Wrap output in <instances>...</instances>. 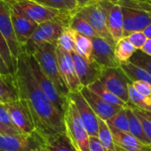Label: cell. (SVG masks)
Returning a JSON list of instances; mask_svg holds the SVG:
<instances>
[{
    "label": "cell",
    "instance_id": "cell-42",
    "mask_svg": "<svg viewBox=\"0 0 151 151\" xmlns=\"http://www.w3.org/2000/svg\"><path fill=\"white\" fill-rule=\"evenodd\" d=\"M0 73L1 74H8V73H11L7 65H5L1 54H0Z\"/></svg>",
    "mask_w": 151,
    "mask_h": 151
},
{
    "label": "cell",
    "instance_id": "cell-46",
    "mask_svg": "<svg viewBox=\"0 0 151 151\" xmlns=\"http://www.w3.org/2000/svg\"><path fill=\"white\" fill-rule=\"evenodd\" d=\"M3 1L8 3L9 4H15V3H17L19 1H21V0H3Z\"/></svg>",
    "mask_w": 151,
    "mask_h": 151
},
{
    "label": "cell",
    "instance_id": "cell-31",
    "mask_svg": "<svg viewBox=\"0 0 151 151\" xmlns=\"http://www.w3.org/2000/svg\"><path fill=\"white\" fill-rule=\"evenodd\" d=\"M40 4L53 9H58L65 12H74L79 8L80 5L75 0H32Z\"/></svg>",
    "mask_w": 151,
    "mask_h": 151
},
{
    "label": "cell",
    "instance_id": "cell-23",
    "mask_svg": "<svg viewBox=\"0 0 151 151\" xmlns=\"http://www.w3.org/2000/svg\"><path fill=\"white\" fill-rule=\"evenodd\" d=\"M126 110H127V119H128L129 133L131 134H133L135 138H137L139 141H141L142 142L150 145L149 139L147 138V136L145 135V134L143 132L140 119L135 115L133 109L131 108V106L128 104L126 106Z\"/></svg>",
    "mask_w": 151,
    "mask_h": 151
},
{
    "label": "cell",
    "instance_id": "cell-47",
    "mask_svg": "<svg viewBox=\"0 0 151 151\" xmlns=\"http://www.w3.org/2000/svg\"><path fill=\"white\" fill-rule=\"evenodd\" d=\"M143 112L145 113V115L151 120V112H146V111H143Z\"/></svg>",
    "mask_w": 151,
    "mask_h": 151
},
{
    "label": "cell",
    "instance_id": "cell-45",
    "mask_svg": "<svg viewBox=\"0 0 151 151\" xmlns=\"http://www.w3.org/2000/svg\"><path fill=\"white\" fill-rule=\"evenodd\" d=\"M35 151H50V150H49V149L46 147V145H45V144H43V145H42L41 147H39L38 149H36Z\"/></svg>",
    "mask_w": 151,
    "mask_h": 151
},
{
    "label": "cell",
    "instance_id": "cell-28",
    "mask_svg": "<svg viewBox=\"0 0 151 151\" xmlns=\"http://www.w3.org/2000/svg\"><path fill=\"white\" fill-rule=\"evenodd\" d=\"M98 139L100 140L105 151H116V145L112 133L106 121L98 118Z\"/></svg>",
    "mask_w": 151,
    "mask_h": 151
},
{
    "label": "cell",
    "instance_id": "cell-38",
    "mask_svg": "<svg viewBox=\"0 0 151 151\" xmlns=\"http://www.w3.org/2000/svg\"><path fill=\"white\" fill-rule=\"evenodd\" d=\"M134 89L141 95L145 96H151V85L148 82L142 81H135L132 82Z\"/></svg>",
    "mask_w": 151,
    "mask_h": 151
},
{
    "label": "cell",
    "instance_id": "cell-48",
    "mask_svg": "<svg viewBox=\"0 0 151 151\" xmlns=\"http://www.w3.org/2000/svg\"><path fill=\"white\" fill-rule=\"evenodd\" d=\"M116 151H124V150H120V149H119L118 147H116Z\"/></svg>",
    "mask_w": 151,
    "mask_h": 151
},
{
    "label": "cell",
    "instance_id": "cell-17",
    "mask_svg": "<svg viewBox=\"0 0 151 151\" xmlns=\"http://www.w3.org/2000/svg\"><path fill=\"white\" fill-rule=\"evenodd\" d=\"M5 105L10 113L11 119L18 131L25 134H30L35 132L30 113L20 100L7 103Z\"/></svg>",
    "mask_w": 151,
    "mask_h": 151
},
{
    "label": "cell",
    "instance_id": "cell-19",
    "mask_svg": "<svg viewBox=\"0 0 151 151\" xmlns=\"http://www.w3.org/2000/svg\"><path fill=\"white\" fill-rule=\"evenodd\" d=\"M11 16H12V22L17 41L22 50V48L31 38V36L33 35L34 32L35 31L39 24L24 17L17 15L12 12Z\"/></svg>",
    "mask_w": 151,
    "mask_h": 151
},
{
    "label": "cell",
    "instance_id": "cell-27",
    "mask_svg": "<svg viewBox=\"0 0 151 151\" xmlns=\"http://www.w3.org/2000/svg\"><path fill=\"white\" fill-rule=\"evenodd\" d=\"M128 97L129 103L134 107L146 112H151V96H145L139 94L132 83L128 84Z\"/></svg>",
    "mask_w": 151,
    "mask_h": 151
},
{
    "label": "cell",
    "instance_id": "cell-40",
    "mask_svg": "<svg viewBox=\"0 0 151 151\" xmlns=\"http://www.w3.org/2000/svg\"><path fill=\"white\" fill-rule=\"evenodd\" d=\"M89 151H105L98 137L89 136Z\"/></svg>",
    "mask_w": 151,
    "mask_h": 151
},
{
    "label": "cell",
    "instance_id": "cell-2",
    "mask_svg": "<svg viewBox=\"0 0 151 151\" xmlns=\"http://www.w3.org/2000/svg\"><path fill=\"white\" fill-rule=\"evenodd\" d=\"M11 10L17 15L28 19L38 24L53 21L68 27L74 12L61 11L44 6L32 0H21L11 4Z\"/></svg>",
    "mask_w": 151,
    "mask_h": 151
},
{
    "label": "cell",
    "instance_id": "cell-11",
    "mask_svg": "<svg viewBox=\"0 0 151 151\" xmlns=\"http://www.w3.org/2000/svg\"><path fill=\"white\" fill-rule=\"evenodd\" d=\"M56 52L59 72L67 89L69 90V93L79 92L82 88V85L76 73L71 52H68L58 46L56 48Z\"/></svg>",
    "mask_w": 151,
    "mask_h": 151
},
{
    "label": "cell",
    "instance_id": "cell-30",
    "mask_svg": "<svg viewBox=\"0 0 151 151\" xmlns=\"http://www.w3.org/2000/svg\"><path fill=\"white\" fill-rule=\"evenodd\" d=\"M75 51L88 60H92V42L90 38L82 35L73 30Z\"/></svg>",
    "mask_w": 151,
    "mask_h": 151
},
{
    "label": "cell",
    "instance_id": "cell-14",
    "mask_svg": "<svg viewBox=\"0 0 151 151\" xmlns=\"http://www.w3.org/2000/svg\"><path fill=\"white\" fill-rule=\"evenodd\" d=\"M71 54L74 63L76 73L82 87H88L100 79L103 68H101L95 61L86 59L76 51H73Z\"/></svg>",
    "mask_w": 151,
    "mask_h": 151
},
{
    "label": "cell",
    "instance_id": "cell-3",
    "mask_svg": "<svg viewBox=\"0 0 151 151\" xmlns=\"http://www.w3.org/2000/svg\"><path fill=\"white\" fill-rule=\"evenodd\" d=\"M123 15V37L134 32L143 31L151 24V3L147 0H114Z\"/></svg>",
    "mask_w": 151,
    "mask_h": 151
},
{
    "label": "cell",
    "instance_id": "cell-34",
    "mask_svg": "<svg viewBox=\"0 0 151 151\" xmlns=\"http://www.w3.org/2000/svg\"><path fill=\"white\" fill-rule=\"evenodd\" d=\"M0 54L3 58L5 65H7L10 73H13L15 71V67H16V62L14 61V59L12 58V55L9 49V46H8L4 37L3 36L1 31H0Z\"/></svg>",
    "mask_w": 151,
    "mask_h": 151
},
{
    "label": "cell",
    "instance_id": "cell-7",
    "mask_svg": "<svg viewBox=\"0 0 151 151\" xmlns=\"http://www.w3.org/2000/svg\"><path fill=\"white\" fill-rule=\"evenodd\" d=\"M65 27H64L63 25L53 21H48L39 24L31 38L22 48L21 51L31 55L42 44H57V42L63 33Z\"/></svg>",
    "mask_w": 151,
    "mask_h": 151
},
{
    "label": "cell",
    "instance_id": "cell-9",
    "mask_svg": "<svg viewBox=\"0 0 151 151\" xmlns=\"http://www.w3.org/2000/svg\"><path fill=\"white\" fill-rule=\"evenodd\" d=\"M28 60H29V64H30V67L33 72V74L35 78L36 79L38 84L43 90V92L50 98V100L56 106V108L58 111H60L62 113H64L67 106L68 96L67 97L64 96L58 91L55 84L42 72L37 61L35 59V58L32 55H28Z\"/></svg>",
    "mask_w": 151,
    "mask_h": 151
},
{
    "label": "cell",
    "instance_id": "cell-12",
    "mask_svg": "<svg viewBox=\"0 0 151 151\" xmlns=\"http://www.w3.org/2000/svg\"><path fill=\"white\" fill-rule=\"evenodd\" d=\"M90 40L92 42V60L101 68H117L120 66L114 54V46L100 36L92 37Z\"/></svg>",
    "mask_w": 151,
    "mask_h": 151
},
{
    "label": "cell",
    "instance_id": "cell-1",
    "mask_svg": "<svg viewBox=\"0 0 151 151\" xmlns=\"http://www.w3.org/2000/svg\"><path fill=\"white\" fill-rule=\"evenodd\" d=\"M13 75L19 100L28 110L35 132L44 141L53 135L65 134L64 113L56 108L38 84L30 67L28 55L24 51L17 58Z\"/></svg>",
    "mask_w": 151,
    "mask_h": 151
},
{
    "label": "cell",
    "instance_id": "cell-33",
    "mask_svg": "<svg viewBox=\"0 0 151 151\" xmlns=\"http://www.w3.org/2000/svg\"><path fill=\"white\" fill-rule=\"evenodd\" d=\"M57 46L68 51L73 52L75 51V42H74V36H73V30L68 27H65L64 28L63 33L59 36Z\"/></svg>",
    "mask_w": 151,
    "mask_h": 151
},
{
    "label": "cell",
    "instance_id": "cell-13",
    "mask_svg": "<svg viewBox=\"0 0 151 151\" xmlns=\"http://www.w3.org/2000/svg\"><path fill=\"white\" fill-rule=\"evenodd\" d=\"M11 15V4L0 0V31L9 46L14 61L16 62L19 54L21 52V49L14 33Z\"/></svg>",
    "mask_w": 151,
    "mask_h": 151
},
{
    "label": "cell",
    "instance_id": "cell-18",
    "mask_svg": "<svg viewBox=\"0 0 151 151\" xmlns=\"http://www.w3.org/2000/svg\"><path fill=\"white\" fill-rule=\"evenodd\" d=\"M80 92L81 93L85 100L88 102V104L90 105L92 110L95 111L96 116L104 119V121H107L123 108L108 104L101 97H99L96 94H95L93 91H91L88 87H82Z\"/></svg>",
    "mask_w": 151,
    "mask_h": 151
},
{
    "label": "cell",
    "instance_id": "cell-32",
    "mask_svg": "<svg viewBox=\"0 0 151 151\" xmlns=\"http://www.w3.org/2000/svg\"><path fill=\"white\" fill-rule=\"evenodd\" d=\"M107 125L110 128L116 129L121 132L129 133V126H128V119L127 115L126 107H123L119 110L115 115H113L111 119L106 121Z\"/></svg>",
    "mask_w": 151,
    "mask_h": 151
},
{
    "label": "cell",
    "instance_id": "cell-50",
    "mask_svg": "<svg viewBox=\"0 0 151 151\" xmlns=\"http://www.w3.org/2000/svg\"><path fill=\"white\" fill-rule=\"evenodd\" d=\"M150 148H151V144H150Z\"/></svg>",
    "mask_w": 151,
    "mask_h": 151
},
{
    "label": "cell",
    "instance_id": "cell-44",
    "mask_svg": "<svg viewBox=\"0 0 151 151\" xmlns=\"http://www.w3.org/2000/svg\"><path fill=\"white\" fill-rule=\"evenodd\" d=\"M143 33L145 34V35L147 36L148 39H151V24L149 25L144 30H143Z\"/></svg>",
    "mask_w": 151,
    "mask_h": 151
},
{
    "label": "cell",
    "instance_id": "cell-21",
    "mask_svg": "<svg viewBox=\"0 0 151 151\" xmlns=\"http://www.w3.org/2000/svg\"><path fill=\"white\" fill-rule=\"evenodd\" d=\"M19 100L13 73H0V103L7 104Z\"/></svg>",
    "mask_w": 151,
    "mask_h": 151
},
{
    "label": "cell",
    "instance_id": "cell-20",
    "mask_svg": "<svg viewBox=\"0 0 151 151\" xmlns=\"http://www.w3.org/2000/svg\"><path fill=\"white\" fill-rule=\"evenodd\" d=\"M116 147L124 151H151L150 145L145 144L133 134L111 128Z\"/></svg>",
    "mask_w": 151,
    "mask_h": 151
},
{
    "label": "cell",
    "instance_id": "cell-15",
    "mask_svg": "<svg viewBox=\"0 0 151 151\" xmlns=\"http://www.w3.org/2000/svg\"><path fill=\"white\" fill-rule=\"evenodd\" d=\"M70 97L73 99L80 118L82 121L84 127L86 128L89 136H98V117L92 110L90 105L85 100L81 93H69Z\"/></svg>",
    "mask_w": 151,
    "mask_h": 151
},
{
    "label": "cell",
    "instance_id": "cell-39",
    "mask_svg": "<svg viewBox=\"0 0 151 151\" xmlns=\"http://www.w3.org/2000/svg\"><path fill=\"white\" fill-rule=\"evenodd\" d=\"M0 122L11 128L16 129L12 119H11V116H10V113L7 110L5 104H1V103H0Z\"/></svg>",
    "mask_w": 151,
    "mask_h": 151
},
{
    "label": "cell",
    "instance_id": "cell-5",
    "mask_svg": "<svg viewBox=\"0 0 151 151\" xmlns=\"http://www.w3.org/2000/svg\"><path fill=\"white\" fill-rule=\"evenodd\" d=\"M64 121L65 135L75 150L89 151V135L70 96H68L67 106L64 112Z\"/></svg>",
    "mask_w": 151,
    "mask_h": 151
},
{
    "label": "cell",
    "instance_id": "cell-16",
    "mask_svg": "<svg viewBox=\"0 0 151 151\" xmlns=\"http://www.w3.org/2000/svg\"><path fill=\"white\" fill-rule=\"evenodd\" d=\"M99 3L104 10L108 29L115 42H117L119 40L123 38L124 33L121 8L114 0H99Z\"/></svg>",
    "mask_w": 151,
    "mask_h": 151
},
{
    "label": "cell",
    "instance_id": "cell-26",
    "mask_svg": "<svg viewBox=\"0 0 151 151\" xmlns=\"http://www.w3.org/2000/svg\"><path fill=\"white\" fill-rule=\"evenodd\" d=\"M68 27L88 38L99 36L98 34L95 31V29L90 26V24L76 12H74L73 16L72 17Z\"/></svg>",
    "mask_w": 151,
    "mask_h": 151
},
{
    "label": "cell",
    "instance_id": "cell-35",
    "mask_svg": "<svg viewBox=\"0 0 151 151\" xmlns=\"http://www.w3.org/2000/svg\"><path fill=\"white\" fill-rule=\"evenodd\" d=\"M129 62L138 65L147 71L151 75V57L145 54L141 50H137L130 58Z\"/></svg>",
    "mask_w": 151,
    "mask_h": 151
},
{
    "label": "cell",
    "instance_id": "cell-6",
    "mask_svg": "<svg viewBox=\"0 0 151 151\" xmlns=\"http://www.w3.org/2000/svg\"><path fill=\"white\" fill-rule=\"evenodd\" d=\"M75 12L86 19L100 37L107 40L112 46L115 47L116 42L108 29L106 15L99 1L81 6Z\"/></svg>",
    "mask_w": 151,
    "mask_h": 151
},
{
    "label": "cell",
    "instance_id": "cell-49",
    "mask_svg": "<svg viewBox=\"0 0 151 151\" xmlns=\"http://www.w3.org/2000/svg\"><path fill=\"white\" fill-rule=\"evenodd\" d=\"M147 1H149V2H150L151 3V0H147Z\"/></svg>",
    "mask_w": 151,
    "mask_h": 151
},
{
    "label": "cell",
    "instance_id": "cell-22",
    "mask_svg": "<svg viewBox=\"0 0 151 151\" xmlns=\"http://www.w3.org/2000/svg\"><path fill=\"white\" fill-rule=\"evenodd\" d=\"M88 88L93 91L95 94H96L99 97H101L104 101L107 102L108 104L114 105V106H119V107H126L127 104H126L124 101H122L120 98H119L117 96H115L113 93H111L102 82L100 80L93 82Z\"/></svg>",
    "mask_w": 151,
    "mask_h": 151
},
{
    "label": "cell",
    "instance_id": "cell-43",
    "mask_svg": "<svg viewBox=\"0 0 151 151\" xmlns=\"http://www.w3.org/2000/svg\"><path fill=\"white\" fill-rule=\"evenodd\" d=\"M142 51H143L145 54L149 55L151 57V39H148L143 47L141 49Z\"/></svg>",
    "mask_w": 151,
    "mask_h": 151
},
{
    "label": "cell",
    "instance_id": "cell-37",
    "mask_svg": "<svg viewBox=\"0 0 151 151\" xmlns=\"http://www.w3.org/2000/svg\"><path fill=\"white\" fill-rule=\"evenodd\" d=\"M127 39L134 46V48L136 50H141L143 47V45L145 44V42H147V40H148L147 36L145 35L143 31L134 32V33H132L131 35H129L127 36Z\"/></svg>",
    "mask_w": 151,
    "mask_h": 151
},
{
    "label": "cell",
    "instance_id": "cell-24",
    "mask_svg": "<svg viewBox=\"0 0 151 151\" xmlns=\"http://www.w3.org/2000/svg\"><path fill=\"white\" fill-rule=\"evenodd\" d=\"M137 50L129 42L127 37H123L119 40L114 47V54L119 64H124L129 62L132 56Z\"/></svg>",
    "mask_w": 151,
    "mask_h": 151
},
{
    "label": "cell",
    "instance_id": "cell-8",
    "mask_svg": "<svg viewBox=\"0 0 151 151\" xmlns=\"http://www.w3.org/2000/svg\"><path fill=\"white\" fill-rule=\"evenodd\" d=\"M43 144L44 139L36 132L30 134H0V151H35Z\"/></svg>",
    "mask_w": 151,
    "mask_h": 151
},
{
    "label": "cell",
    "instance_id": "cell-25",
    "mask_svg": "<svg viewBox=\"0 0 151 151\" xmlns=\"http://www.w3.org/2000/svg\"><path fill=\"white\" fill-rule=\"evenodd\" d=\"M120 68L128 77L131 82L135 81H142L151 85V75L142 67L135 65L131 62H127L120 65Z\"/></svg>",
    "mask_w": 151,
    "mask_h": 151
},
{
    "label": "cell",
    "instance_id": "cell-36",
    "mask_svg": "<svg viewBox=\"0 0 151 151\" xmlns=\"http://www.w3.org/2000/svg\"><path fill=\"white\" fill-rule=\"evenodd\" d=\"M128 104L131 106V108L133 109L134 112L135 113V115H136V116L138 117V119H140V122H141V124H142L143 132H144L145 135L147 136V138L149 139V141H150V142L151 144V120L146 116V115H145V113H144L142 111H141V110H139V109L134 107V106L131 105L130 104Z\"/></svg>",
    "mask_w": 151,
    "mask_h": 151
},
{
    "label": "cell",
    "instance_id": "cell-4",
    "mask_svg": "<svg viewBox=\"0 0 151 151\" xmlns=\"http://www.w3.org/2000/svg\"><path fill=\"white\" fill-rule=\"evenodd\" d=\"M57 44L44 43L39 46L31 55L37 61L42 72L55 84L58 91L65 97L69 96L67 89L59 72L58 57L56 52Z\"/></svg>",
    "mask_w": 151,
    "mask_h": 151
},
{
    "label": "cell",
    "instance_id": "cell-10",
    "mask_svg": "<svg viewBox=\"0 0 151 151\" xmlns=\"http://www.w3.org/2000/svg\"><path fill=\"white\" fill-rule=\"evenodd\" d=\"M99 80L111 93L126 104L129 103L128 84L132 82L120 66L117 68H104Z\"/></svg>",
    "mask_w": 151,
    "mask_h": 151
},
{
    "label": "cell",
    "instance_id": "cell-29",
    "mask_svg": "<svg viewBox=\"0 0 151 151\" xmlns=\"http://www.w3.org/2000/svg\"><path fill=\"white\" fill-rule=\"evenodd\" d=\"M45 145L50 151H76L65 134H56L48 138L45 141Z\"/></svg>",
    "mask_w": 151,
    "mask_h": 151
},
{
    "label": "cell",
    "instance_id": "cell-41",
    "mask_svg": "<svg viewBox=\"0 0 151 151\" xmlns=\"http://www.w3.org/2000/svg\"><path fill=\"white\" fill-rule=\"evenodd\" d=\"M0 134H21L20 132H19L16 129L11 128L4 124H2L0 122Z\"/></svg>",
    "mask_w": 151,
    "mask_h": 151
}]
</instances>
